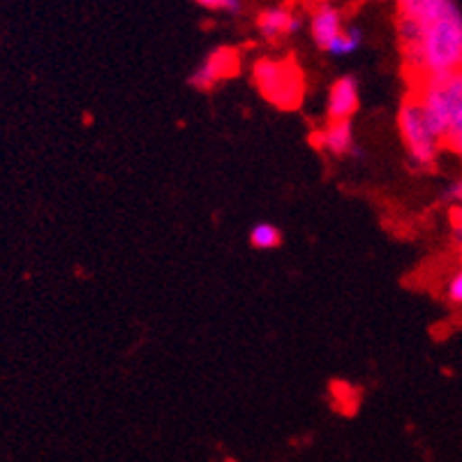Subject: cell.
Returning <instances> with one entry per match:
<instances>
[{"instance_id": "obj_1", "label": "cell", "mask_w": 462, "mask_h": 462, "mask_svg": "<svg viewBox=\"0 0 462 462\" xmlns=\"http://www.w3.org/2000/svg\"><path fill=\"white\" fill-rule=\"evenodd\" d=\"M395 35L410 84L462 69V10L457 0L420 19L398 16Z\"/></svg>"}, {"instance_id": "obj_2", "label": "cell", "mask_w": 462, "mask_h": 462, "mask_svg": "<svg viewBox=\"0 0 462 462\" xmlns=\"http://www.w3.org/2000/svg\"><path fill=\"white\" fill-rule=\"evenodd\" d=\"M398 134L402 142L407 160L419 171H430L439 162L444 151V137L441 130L435 125L423 105L416 100V95H407L398 109Z\"/></svg>"}, {"instance_id": "obj_3", "label": "cell", "mask_w": 462, "mask_h": 462, "mask_svg": "<svg viewBox=\"0 0 462 462\" xmlns=\"http://www.w3.org/2000/svg\"><path fill=\"white\" fill-rule=\"evenodd\" d=\"M253 81L263 100L280 111L299 109L305 97V74L294 58H259Z\"/></svg>"}, {"instance_id": "obj_4", "label": "cell", "mask_w": 462, "mask_h": 462, "mask_svg": "<svg viewBox=\"0 0 462 462\" xmlns=\"http://www.w3.org/2000/svg\"><path fill=\"white\" fill-rule=\"evenodd\" d=\"M411 95H416V100L430 114L444 137V130L453 121V116L462 109V69L416 81L411 84Z\"/></svg>"}, {"instance_id": "obj_5", "label": "cell", "mask_w": 462, "mask_h": 462, "mask_svg": "<svg viewBox=\"0 0 462 462\" xmlns=\"http://www.w3.org/2000/svg\"><path fill=\"white\" fill-rule=\"evenodd\" d=\"M241 72V56L236 49L217 47L199 63V68L189 74V86L195 90H213L222 81L231 79Z\"/></svg>"}, {"instance_id": "obj_6", "label": "cell", "mask_w": 462, "mask_h": 462, "mask_svg": "<svg viewBox=\"0 0 462 462\" xmlns=\"http://www.w3.org/2000/svg\"><path fill=\"white\" fill-rule=\"evenodd\" d=\"M303 26L299 12L289 5H271L263 7L257 14V32L266 42H280L287 37L296 35Z\"/></svg>"}, {"instance_id": "obj_7", "label": "cell", "mask_w": 462, "mask_h": 462, "mask_svg": "<svg viewBox=\"0 0 462 462\" xmlns=\"http://www.w3.org/2000/svg\"><path fill=\"white\" fill-rule=\"evenodd\" d=\"M358 106H361V88H358L356 77L352 74L337 77L326 97V118L328 121H352Z\"/></svg>"}, {"instance_id": "obj_8", "label": "cell", "mask_w": 462, "mask_h": 462, "mask_svg": "<svg viewBox=\"0 0 462 462\" xmlns=\"http://www.w3.org/2000/svg\"><path fill=\"white\" fill-rule=\"evenodd\" d=\"M345 14L337 5L333 3H319L315 10L310 12V19H308V31H310L312 42L326 53V49L331 47L337 40L342 31H345Z\"/></svg>"}, {"instance_id": "obj_9", "label": "cell", "mask_w": 462, "mask_h": 462, "mask_svg": "<svg viewBox=\"0 0 462 462\" xmlns=\"http://www.w3.org/2000/svg\"><path fill=\"white\" fill-rule=\"evenodd\" d=\"M312 143L333 158H346L356 152V134L352 121H328L312 134Z\"/></svg>"}, {"instance_id": "obj_10", "label": "cell", "mask_w": 462, "mask_h": 462, "mask_svg": "<svg viewBox=\"0 0 462 462\" xmlns=\"http://www.w3.org/2000/svg\"><path fill=\"white\" fill-rule=\"evenodd\" d=\"M363 47V31L358 26H345V31L337 35L336 42L326 49V53L333 58H346L356 53Z\"/></svg>"}, {"instance_id": "obj_11", "label": "cell", "mask_w": 462, "mask_h": 462, "mask_svg": "<svg viewBox=\"0 0 462 462\" xmlns=\"http://www.w3.org/2000/svg\"><path fill=\"white\" fill-rule=\"evenodd\" d=\"M282 243V231L273 222H257L250 229V245L257 250H275Z\"/></svg>"}, {"instance_id": "obj_12", "label": "cell", "mask_w": 462, "mask_h": 462, "mask_svg": "<svg viewBox=\"0 0 462 462\" xmlns=\"http://www.w3.org/2000/svg\"><path fill=\"white\" fill-rule=\"evenodd\" d=\"M444 151L462 158V109L453 116V121L444 130Z\"/></svg>"}, {"instance_id": "obj_13", "label": "cell", "mask_w": 462, "mask_h": 462, "mask_svg": "<svg viewBox=\"0 0 462 462\" xmlns=\"http://www.w3.org/2000/svg\"><path fill=\"white\" fill-rule=\"evenodd\" d=\"M441 201L448 206V208H453V206H460L462 204V176L460 179L451 180V183L447 185V188L441 189Z\"/></svg>"}, {"instance_id": "obj_14", "label": "cell", "mask_w": 462, "mask_h": 462, "mask_svg": "<svg viewBox=\"0 0 462 462\" xmlns=\"http://www.w3.org/2000/svg\"><path fill=\"white\" fill-rule=\"evenodd\" d=\"M447 299H448V303L460 305V308H462V266L457 268V271L451 275V278H448V282H447Z\"/></svg>"}, {"instance_id": "obj_15", "label": "cell", "mask_w": 462, "mask_h": 462, "mask_svg": "<svg viewBox=\"0 0 462 462\" xmlns=\"http://www.w3.org/2000/svg\"><path fill=\"white\" fill-rule=\"evenodd\" d=\"M197 5L206 7L213 12H238L241 10V0H195Z\"/></svg>"}, {"instance_id": "obj_16", "label": "cell", "mask_w": 462, "mask_h": 462, "mask_svg": "<svg viewBox=\"0 0 462 462\" xmlns=\"http://www.w3.org/2000/svg\"><path fill=\"white\" fill-rule=\"evenodd\" d=\"M451 238L453 245L462 253V204L451 208Z\"/></svg>"}]
</instances>
